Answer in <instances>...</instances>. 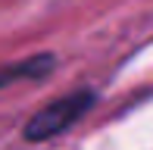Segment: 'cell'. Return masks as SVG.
I'll return each mask as SVG.
<instances>
[{
    "label": "cell",
    "mask_w": 153,
    "mask_h": 150,
    "mask_svg": "<svg viewBox=\"0 0 153 150\" xmlns=\"http://www.w3.org/2000/svg\"><path fill=\"white\" fill-rule=\"evenodd\" d=\"M56 66V56L41 53V56L22 59V63H6L0 66V88H10L16 81H34V78H47Z\"/></svg>",
    "instance_id": "cell-2"
},
{
    "label": "cell",
    "mask_w": 153,
    "mask_h": 150,
    "mask_svg": "<svg viewBox=\"0 0 153 150\" xmlns=\"http://www.w3.org/2000/svg\"><path fill=\"white\" fill-rule=\"evenodd\" d=\"M91 106H94V94L91 91H72V94H66V97L47 103L44 110H38L25 122L22 134H25V141H50V138H56V134L69 131Z\"/></svg>",
    "instance_id": "cell-1"
}]
</instances>
